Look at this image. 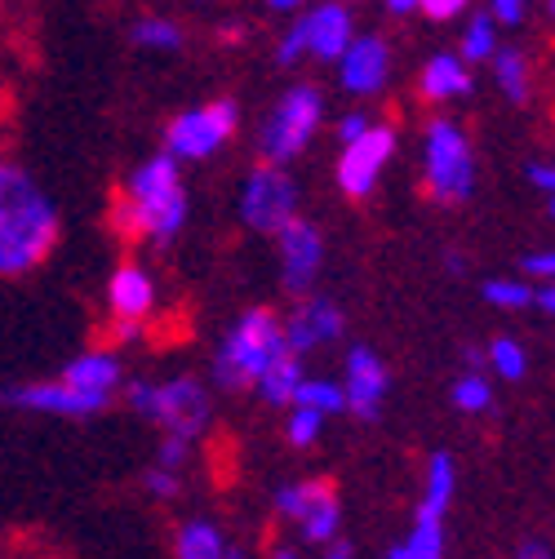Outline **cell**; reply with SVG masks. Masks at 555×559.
<instances>
[{
  "instance_id": "6da1fadb",
  "label": "cell",
  "mask_w": 555,
  "mask_h": 559,
  "mask_svg": "<svg viewBox=\"0 0 555 559\" xmlns=\"http://www.w3.org/2000/svg\"><path fill=\"white\" fill-rule=\"evenodd\" d=\"M191 218V195L182 165L161 147L156 156L138 160L111 195V227L129 245H156L169 249Z\"/></svg>"
},
{
  "instance_id": "7a4b0ae2",
  "label": "cell",
  "mask_w": 555,
  "mask_h": 559,
  "mask_svg": "<svg viewBox=\"0 0 555 559\" xmlns=\"http://www.w3.org/2000/svg\"><path fill=\"white\" fill-rule=\"evenodd\" d=\"M62 236V218L54 195L40 187V178L0 156V280L36 275Z\"/></svg>"
},
{
  "instance_id": "3957f363",
  "label": "cell",
  "mask_w": 555,
  "mask_h": 559,
  "mask_svg": "<svg viewBox=\"0 0 555 559\" xmlns=\"http://www.w3.org/2000/svg\"><path fill=\"white\" fill-rule=\"evenodd\" d=\"M120 400L133 417L152 423L161 436H178L187 444H200L214 427V395L191 373L169 378H125Z\"/></svg>"
},
{
  "instance_id": "277c9868",
  "label": "cell",
  "mask_w": 555,
  "mask_h": 559,
  "mask_svg": "<svg viewBox=\"0 0 555 559\" xmlns=\"http://www.w3.org/2000/svg\"><path fill=\"white\" fill-rule=\"evenodd\" d=\"M285 320L275 316L271 307H249L240 311L223 342H219V352H214V382L223 391H253L258 373L275 360V352H285Z\"/></svg>"
},
{
  "instance_id": "5b68a950",
  "label": "cell",
  "mask_w": 555,
  "mask_h": 559,
  "mask_svg": "<svg viewBox=\"0 0 555 559\" xmlns=\"http://www.w3.org/2000/svg\"><path fill=\"white\" fill-rule=\"evenodd\" d=\"M423 187L436 204L458 209L475 195V152L453 116H432L423 133Z\"/></svg>"
},
{
  "instance_id": "8992f818",
  "label": "cell",
  "mask_w": 555,
  "mask_h": 559,
  "mask_svg": "<svg viewBox=\"0 0 555 559\" xmlns=\"http://www.w3.org/2000/svg\"><path fill=\"white\" fill-rule=\"evenodd\" d=\"M324 124V98L316 85H290L281 98L271 103V111L262 116V129H258V160H271V165H294Z\"/></svg>"
},
{
  "instance_id": "52a82bcc",
  "label": "cell",
  "mask_w": 555,
  "mask_h": 559,
  "mask_svg": "<svg viewBox=\"0 0 555 559\" xmlns=\"http://www.w3.org/2000/svg\"><path fill=\"white\" fill-rule=\"evenodd\" d=\"M240 129V107L236 98H204L187 111H178L169 124H165V152L178 160V165H200L219 156Z\"/></svg>"
},
{
  "instance_id": "ba28073f",
  "label": "cell",
  "mask_w": 555,
  "mask_h": 559,
  "mask_svg": "<svg viewBox=\"0 0 555 559\" xmlns=\"http://www.w3.org/2000/svg\"><path fill=\"white\" fill-rule=\"evenodd\" d=\"M298 182L285 165H271V160H258L245 182H240V195H236V214L240 223L253 231V236H275L285 223L298 218Z\"/></svg>"
},
{
  "instance_id": "9c48e42d",
  "label": "cell",
  "mask_w": 555,
  "mask_h": 559,
  "mask_svg": "<svg viewBox=\"0 0 555 559\" xmlns=\"http://www.w3.org/2000/svg\"><path fill=\"white\" fill-rule=\"evenodd\" d=\"M271 511L298 528L303 542L329 546L342 533V498L333 479H290L271 493Z\"/></svg>"
},
{
  "instance_id": "30bf717a",
  "label": "cell",
  "mask_w": 555,
  "mask_h": 559,
  "mask_svg": "<svg viewBox=\"0 0 555 559\" xmlns=\"http://www.w3.org/2000/svg\"><path fill=\"white\" fill-rule=\"evenodd\" d=\"M161 311V280L147 262L125 258L107 275V316L116 342H138Z\"/></svg>"
},
{
  "instance_id": "8fae6325",
  "label": "cell",
  "mask_w": 555,
  "mask_h": 559,
  "mask_svg": "<svg viewBox=\"0 0 555 559\" xmlns=\"http://www.w3.org/2000/svg\"><path fill=\"white\" fill-rule=\"evenodd\" d=\"M391 156H395V124L369 120V129L356 133L352 143H342V152H338V169H333L338 191L346 200H369L378 191Z\"/></svg>"
},
{
  "instance_id": "7c38bea8",
  "label": "cell",
  "mask_w": 555,
  "mask_h": 559,
  "mask_svg": "<svg viewBox=\"0 0 555 559\" xmlns=\"http://www.w3.org/2000/svg\"><path fill=\"white\" fill-rule=\"evenodd\" d=\"M0 404L23 408V413H40V417H62V423H90V417L107 413L116 400L81 391L76 382H67V378H36V382L0 391Z\"/></svg>"
},
{
  "instance_id": "4fadbf2b",
  "label": "cell",
  "mask_w": 555,
  "mask_h": 559,
  "mask_svg": "<svg viewBox=\"0 0 555 559\" xmlns=\"http://www.w3.org/2000/svg\"><path fill=\"white\" fill-rule=\"evenodd\" d=\"M271 240H275V258H281V285H285L294 298L311 294L316 275H320V266H324V231L298 214L294 223H285Z\"/></svg>"
},
{
  "instance_id": "5bb4252c",
  "label": "cell",
  "mask_w": 555,
  "mask_h": 559,
  "mask_svg": "<svg viewBox=\"0 0 555 559\" xmlns=\"http://www.w3.org/2000/svg\"><path fill=\"white\" fill-rule=\"evenodd\" d=\"M391 81V45L378 32H356L338 53V85L356 98H378Z\"/></svg>"
},
{
  "instance_id": "9a60e30c",
  "label": "cell",
  "mask_w": 555,
  "mask_h": 559,
  "mask_svg": "<svg viewBox=\"0 0 555 559\" xmlns=\"http://www.w3.org/2000/svg\"><path fill=\"white\" fill-rule=\"evenodd\" d=\"M342 400H346V413L361 417V423H374L382 413V400L391 391V373L382 365V356L374 346H352L342 360Z\"/></svg>"
},
{
  "instance_id": "2e32d148",
  "label": "cell",
  "mask_w": 555,
  "mask_h": 559,
  "mask_svg": "<svg viewBox=\"0 0 555 559\" xmlns=\"http://www.w3.org/2000/svg\"><path fill=\"white\" fill-rule=\"evenodd\" d=\"M298 36H303V49L307 58L316 62H338V53L352 45L356 36V19L346 10V0H320V5H303L298 14Z\"/></svg>"
},
{
  "instance_id": "e0dca14e",
  "label": "cell",
  "mask_w": 555,
  "mask_h": 559,
  "mask_svg": "<svg viewBox=\"0 0 555 559\" xmlns=\"http://www.w3.org/2000/svg\"><path fill=\"white\" fill-rule=\"evenodd\" d=\"M281 320H285L290 352H298V356H311V352H320V346H329V342H342V333H346V320H342L338 302L320 298V294H303L294 302V311L281 316Z\"/></svg>"
},
{
  "instance_id": "ac0fdd59",
  "label": "cell",
  "mask_w": 555,
  "mask_h": 559,
  "mask_svg": "<svg viewBox=\"0 0 555 559\" xmlns=\"http://www.w3.org/2000/svg\"><path fill=\"white\" fill-rule=\"evenodd\" d=\"M475 90V76H471V62L458 53V49H440L423 62L418 72V98L432 103V107H449L458 98H471Z\"/></svg>"
},
{
  "instance_id": "d6986e66",
  "label": "cell",
  "mask_w": 555,
  "mask_h": 559,
  "mask_svg": "<svg viewBox=\"0 0 555 559\" xmlns=\"http://www.w3.org/2000/svg\"><path fill=\"white\" fill-rule=\"evenodd\" d=\"M58 378H67V382H76L81 391H94V395H120V386H125V360L111 352V346H85L81 356H72L62 365V373Z\"/></svg>"
},
{
  "instance_id": "ffe728a7",
  "label": "cell",
  "mask_w": 555,
  "mask_h": 559,
  "mask_svg": "<svg viewBox=\"0 0 555 559\" xmlns=\"http://www.w3.org/2000/svg\"><path fill=\"white\" fill-rule=\"evenodd\" d=\"M307 356H298V352H275V360L258 373V382H253V395L262 400V404H271V408H290L294 404V395H298V382L307 378V365H303Z\"/></svg>"
},
{
  "instance_id": "44dd1931",
  "label": "cell",
  "mask_w": 555,
  "mask_h": 559,
  "mask_svg": "<svg viewBox=\"0 0 555 559\" xmlns=\"http://www.w3.org/2000/svg\"><path fill=\"white\" fill-rule=\"evenodd\" d=\"M445 520H449V515H440V511L413 507V524H409L404 542L391 546L387 559H445V546H449V537H445Z\"/></svg>"
},
{
  "instance_id": "7402d4cb",
  "label": "cell",
  "mask_w": 555,
  "mask_h": 559,
  "mask_svg": "<svg viewBox=\"0 0 555 559\" xmlns=\"http://www.w3.org/2000/svg\"><path fill=\"white\" fill-rule=\"evenodd\" d=\"M232 537L210 520V515H191L174 528V559H227Z\"/></svg>"
},
{
  "instance_id": "603a6c76",
  "label": "cell",
  "mask_w": 555,
  "mask_h": 559,
  "mask_svg": "<svg viewBox=\"0 0 555 559\" xmlns=\"http://www.w3.org/2000/svg\"><path fill=\"white\" fill-rule=\"evenodd\" d=\"M494 67V85L511 107H524L533 98V62L520 45H498V53L489 58Z\"/></svg>"
},
{
  "instance_id": "cb8c5ba5",
  "label": "cell",
  "mask_w": 555,
  "mask_h": 559,
  "mask_svg": "<svg viewBox=\"0 0 555 559\" xmlns=\"http://www.w3.org/2000/svg\"><path fill=\"white\" fill-rule=\"evenodd\" d=\"M129 40H133L138 49H147V53H178V49L187 45V32H182V23L169 19V14H138V19L129 23Z\"/></svg>"
},
{
  "instance_id": "d4e9b609",
  "label": "cell",
  "mask_w": 555,
  "mask_h": 559,
  "mask_svg": "<svg viewBox=\"0 0 555 559\" xmlns=\"http://www.w3.org/2000/svg\"><path fill=\"white\" fill-rule=\"evenodd\" d=\"M453 493H458V462L440 449V453H432V457H427V475H423V498H418V507L449 515Z\"/></svg>"
},
{
  "instance_id": "484cf974",
  "label": "cell",
  "mask_w": 555,
  "mask_h": 559,
  "mask_svg": "<svg viewBox=\"0 0 555 559\" xmlns=\"http://www.w3.org/2000/svg\"><path fill=\"white\" fill-rule=\"evenodd\" d=\"M449 400H453V408H458V413H467V417L489 413V408H494V382H489V369L467 365V369L453 378Z\"/></svg>"
},
{
  "instance_id": "4316f807",
  "label": "cell",
  "mask_w": 555,
  "mask_h": 559,
  "mask_svg": "<svg viewBox=\"0 0 555 559\" xmlns=\"http://www.w3.org/2000/svg\"><path fill=\"white\" fill-rule=\"evenodd\" d=\"M484 369H489L498 382H524L529 373V352H524V342L516 337H494L489 346H484Z\"/></svg>"
},
{
  "instance_id": "83f0119b",
  "label": "cell",
  "mask_w": 555,
  "mask_h": 559,
  "mask_svg": "<svg viewBox=\"0 0 555 559\" xmlns=\"http://www.w3.org/2000/svg\"><path fill=\"white\" fill-rule=\"evenodd\" d=\"M480 298L489 302V307H498V311H524V307H533V285L524 275H494V280H484L480 285Z\"/></svg>"
},
{
  "instance_id": "f1b7e54d",
  "label": "cell",
  "mask_w": 555,
  "mask_h": 559,
  "mask_svg": "<svg viewBox=\"0 0 555 559\" xmlns=\"http://www.w3.org/2000/svg\"><path fill=\"white\" fill-rule=\"evenodd\" d=\"M458 53L467 62H489L498 53V23L489 14H471L462 27V40H458Z\"/></svg>"
},
{
  "instance_id": "f546056e",
  "label": "cell",
  "mask_w": 555,
  "mask_h": 559,
  "mask_svg": "<svg viewBox=\"0 0 555 559\" xmlns=\"http://www.w3.org/2000/svg\"><path fill=\"white\" fill-rule=\"evenodd\" d=\"M294 404H303V408H316V413H324V417H338V413H346V400H342V382H333V378H303L298 382V395H294Z\"/></svg>"
},
{
  "instance_id": "4dcf8cb0",
  "label": "cell",
  "mask_w": 555,
  "mask_h": 559,
  "mask_svg": "<svg viewBox=\"0 0 555 559\" xmlns=\"http://www.w3.org/2000/svg\"><path fill=\"white\" fill-rule=\"evenodd\" d=\"M285 413H290V417H285V440H290L294 449H311V444H320V436H324V423H329L324 413H316V408H303V404H290Z\"/></svg>"
},
{
  "instance_id": "1f68e13d",
  "label": "cell",
  "mask_w": 555,
  "mask_h": 559,
  "mask_svg": "<svg viewBox=\"0 0 555 559\" xmlns=\"http://www.w3.org/2000/svg\"><path fill=\"white\" fill-rule=\"evenodd\" d=\"M182 479H187V471H174V466L152 462L143 471V493L156 498V502H178L182 498Z\"/></svg>"
},
{
  "instance_id": "d6a6232c",
  "label": "cell",
  "mask_w": 555,
  "mask_h": 559,
  "mask_svg": "<svg viewBox=\"0 0 555 559\" xmlns=\"http://www.w3.org/2000/svg\"><path fill=\"white\" fill-rule=\"evenodd\" d=\"M520 275L524 280H555V249H533V253H524L520 258Z\"/></svg>"
},
{
  "instance_id": "836d02e7",
  "label": "cell",
  "mask_w": 555,
  "mask_h": 559,
  "mask_svg": "<svg viewBox=\"0 0 555 559\" xmlns=\"http://www.w3.org/2000/svg\"><path fill=\"white\" fill-rule=\"evenodd\" d=\"M467 10H471V0H423L418 5V14L432 23H458Z\"/></svg>"
},
{
  "instance_id": "e575fe53",
  "label": "cell",
  "mask_w": 555,
  "mask_h": 559,
  "mask_svg": "<svg viewBox=\"0 0 555 559\" xmlns=\"http://www.w3.org/2000/svg\"><path fill=\"white\" fill-rule=\"evenodd\" d=\"M489 14L498 27H520L524 19H529V0H489Z\"/></svg>"
},
{
  "instance_id": "d590c367",
  "label": "cell",
  "mask_w": 555,
  "mask_h": 559,
  "mask_svg": "<svg viewBox=\"0 0 555 559\" xmlns=\"http://www.w3.org/2000/svg\"><path fill=\"white\" fill-rule=\"evenodd\" d=\"M303 58H307V49H303L298 27H285L281 40H275V67H298Z\"/></svg>"
},
{
  "instance_id": "8d00e7d4",
  "label": "cell",
  "mask_w": 555,
  "mask_h": 559,
  "mask_svg": "<svg viewBox=\"0 0 555 559\" xmlns=\"http://www.w3.org/2000/svg\"><path fill=\"white\" fill-rule=\"evenodd\" d=\"M369 120H374L369 111H346V116H338V120H333V133H338V143H352L356 133H365V129H369Z\"/></svg>"
},
{
  "instance_id": "74e56055",
  "label": "cell",
  "mask_w": 555,
  "mask_h": 559,
  "mask_svg": "<svg viewBox=\"0 0 555 559\" xmlns=\"http://www.w3.org/2000/svg\"><path fill=\"white\" fill-rule=\"evenodd\" d=\"M529 182H533L542 195H555V160H533V165H529Z\"/></svg>"
},
{
  "instance_id": "f35d334b",
  "label": "cell",
  "mask_w": 555,
  "mask_h": 559,
  "mask_svg": "<svg viewBox=\"0 0 555 559\" xmlns=\"http://www.w3.org/2000/svg\"><path fill=\"white\" fill-rule=\"evenodd\" d=\"M533 307L546 311V316L555 320V280H542V285L533 289Z\"/></svg>"
},
{
  "instance_id": "ab89813d",
  "label": "cell",
  "mask_w": 555,
  "mask_h": 559,
  "mask_svg": "<svg viewBox=\"0 0 555 559\" xmlns=\"http://www.w3.org/2000/svg\"><path fill=\"white\" fill-rule=\"evenodd\" d=\"M516 559H555V555H551V546H546V542L529 537V542H520V546H516Z\"/></svg>"
},
{
  "instance_id": "60d3db41",
  "label": "cell",
  "mask_w": 555,
  "mask_h": 559,
  "mask_svg": "<svg viewBox=\"0 0 555 559\" xmlns=\"http://www.w3.org/2000/svg\"><path fill=\"white\" fill-rule=\"evenodd\" d=\"M418 5H423V0H382V10H387L391 19H409V14H418Z\"/></svg>"
},
{
  "instance_id": "b9f144b4",
  "label": "cell",
  "mask_w": 555,
  "mask_h": 559,
  "mask_svg": "<svg viewBox=\"0 0 555 559\" xmlns=\"http://www.w3.org/2000/svg\"><path fill=\"white\" fill-rule=\"evenodd\" d=\"M262 5H267L271 14H298V10L307 5V0H262Z\"/></svg>"
},
{
  "instance_id": "7bdbcfd3",
  "label": "cell",
  "mask_w": 555,
  "mask_h": 559,
  "mask_svg": "<svg viewBox=\"0 0 555 559\" xmlns=\"http://www.w3.org/2000/svg\"><path fill=\"white\" fill-rule=\"evenodd\" d=\"M5 133H10V98L0 94V156H5Z\"/></svg>"
},
{
  "instance_id": "ee69618b",
  "label": "cell",
  "mask_w": 555,
  "mask_h": 559,
  "mask_svg": "<svg viewBox=\"0 0 555 559\" xmlns=\"http://www.w3.org/2000/svg\"><path fill=\"white\" fill-rule=\"evenodd\" d=\"M240 36H245V23H223V32H219V40H223V45H227V40L236 45Z\"/></svg>"
},
{
  "instance_id": "f6af8a7d",
  "label": "cell",
  "mask_w": 555,
  "mask_h": 559,
  "mask_svg": "<svg viewBox=\"0 0 555 559\" xmlns=\"http://www.w3.org/2000/svg\"><path fill=\"white\" fill-rule=\"evenodd\" d=\"M320 559H352V546H342V542H329Z\"/></svg>"
},
{
  "instance_id": "bcb514c9",
  "label": "cell",
  "mask_w": 555,
  "mask_h": 559,
  "mask_svg": "<svg viewBox=\"0 0 555 559\" xmlns=\"http://www.w3.org/2000/svg\"><path fill=\"white\" fill-rule=\"evenodd\" d=\"M445 266H449L453 275H462V271H467V258H462V253H445Z\"/></svg>"
},
{
  "instance_id": "7dc6e473",
  "label": "cell",
  "mask_w": 555,
  "mask_h": 559,
  "mask_svg": "<svg viewBox=\"0 0 555 559\" xmlns=\"http://www.w3.org/2000/svg\"><path fill=\"white\" fill-rule=\"evenodd\" d=\"M267 559H298V550H294V546H275Z\"/></svg>"
},
{
  "instance_id": "c3c4849f",
  "label": "cell",
  "mask_w": 555,
  "mask_h": 559,
  "mask_svg": "<svg viewBox=\"0 0 555 559\" xmlns=\"http://www.w3.org/2000/svg\"><path fill=\"white\" fill-rule=\"evenodd\" d=\"M542 200H546V218L555 223V195H542Z\"/></svg>"
},
{
  "instance_id": "681fc988",
  "label": "cell",
  "mask_w": 555,
  "mask_h": 559,
  "mask_svg": "<svg viewBox=\"0 0 555 559\" xmlns=\"http://www.w3.org/2000/svg\"><path fill=\"white\" fill-rule=\"evenodd\" d=\"M546 19H551V23H555V0H546Z\"/></svg>"
}]
</instances>
